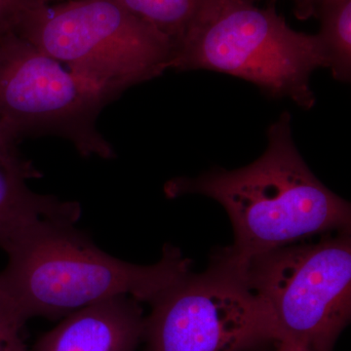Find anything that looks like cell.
I'll return each instance as SVG.
<instances>
[{
	"instance_id": "10",
	"label": "cell",
	"mask_w": 351,
	"mask_h": 351,
	"mask_svg": "<svg viewBox=\"0 0 351 351\" xmlns=\"http://www.w3.org/2000/svg\"><path fill=\"white\" fill-rule=\"evenodd\" d=\"M315 17L320 20L318 34L324 46L327 69L341 82L351 78V0H321Z\"/></svg>"
},
{
	"instance_id": "1",
	"label": "cell",
	"mask_w": 351,
	"mask_h": 351,
	"mask_svg": "<svg viewBox=\"0 0 351 351\" xmlns=\"http://www.w3.org/2000/svg\"><path fill=\"white\" fill-rule=\"evenodd\" d=\"M267 136L263 156L245 167L177 178L165 186L168 197L205 195L225 208L234 243L221 253L235 262L313 235L350 230V203L306 165L293 140L290 113L282 112Z\"/></svg>"
},
{
	"instance_id": "15",
	"label": "cell",
	"mask_w": 351,
	"mask_h": 351,
	"mask_svg": "<svg viewBox=\"0 0 351 351\" xmlns=\"http://www.w3.org/2000/svg\"><path fill=\"white\" fill-rule=\"evenodd\" d=\"M258 351H308L304 346L295 343L294 341L282 339V341H276L271 346H267Z\"/></svg>"
},
{
	"instance_id": "3",
	"label": "cell",
	"mask_w": 351,
	"mask_h": 351,
	"mask_svg": "<svg viewBox=\"0 0 351 351\" xmlns=\"http://www.w3.org/2000/svg\"><path fill=\"white\" fill-rule=\"evenodd\" d=\"M212 0L174 51L171 69H206L253 83L271 98H287L311 110L313 71L327 69L318 34L295 31L274 3Z\"/></svg>"
},
{
	"instance_id": "11",
	"label": "cell",
	"mask_w": 351,
	"mask_h": 351,
	"mask_svg": "<svg viewBox=\"0 0 351 351\" xmlns=\"http://www.w3.org/2000/svg\"><path fill=\"white\" fill-rule=\"evenodd\" d=\"M165 36L174 51L189 27L212 0H115Z\"/></svg>"
},
{
	"instance_id": "6",
	"label": "cell",
	"mask_w": 351,
	"mask_h": 351,
	"mask_svg": "<svg viewBox=\"0 0 351 351\" xmlns=\"http://www.w3.org/2000/svg\"><path fill=\"white\" fill-rule=\"evenodd\" d=\"M143 341L145 351H258L280 339L269 306L217 254L152 302Z\"/></svg>"
},
{
	"instance_id": "2",
	"label": "cell",
	"mask_w": 351,
	"mask_h": 351,
	"mask_svg": "<svg viewBox=\"0 0 351 351\" xmlns=\"http://www.w3.org/2000/svg\"><path fill=\"white\" fill-rule=\"evenodd\" d=\"M75 223L41 219L6 252L0 284L27 320L59 319L119 295L152 304L191 272V261L171 245L158 263L134 265L101 250Z\"/></svg>"
},
{
	"instance_id": "7",
	"label": "cell",
	"mask_w": 351,
	"mask_h": 351,
	"mask_svg": "<svg viewBox=\"0 0 351 351\" xmlns=\"http://www.w3.org/2000/svg\"><path fill=\"white\" fill-rule=\"evenodd\" d=\"M108 101L14 32L0 34V123L16 141L57 136L82 156L112 159L97 119Z\"/></svg>"
},
{
	"instance_id": "14",
	"label": "cell",
	"mask_w": 351,
	"mask_h": 351,
	"mask_svg": "<svg viewBox=\"0 0 351 351\" xmlns=\"http://www.w3.org/2000/svg\"><path fill=\"white\" fill-rule=\"evenodd\" d=\"M320 2L321 0H294L295 16L301 20L313 17Z\"/></svg>"
},
{
	"instance_id": "5",
	"label": "cell",
	"mask_w": 351,
	"mask_h": 351,
	"mask_svg": "<svg viewBox=\"0 0 351 351\" xmlns=\"http://www.w3.org/2000/svg\"><path fill=\"white\" fill-rule=\"evenodd\" d=\"M219 254L269 306L280 341H294L308 351H332L351 316L350 230L242 262Z\"/></svg>"
},
{
	"instance_id": "12",
	"label": "cell",
	"mask_w": 351,
	"mask_h": 351,
	"mask_svg": "<svg viewBox=\"0 0 351 351\" xmlns=\"http://www.w3.org/2000/svg\"><path fill=\"white\" fill-rule=\"evenodd\" d=\"M24 6L23 0H0V34L12 31L16 17Z\"/></svg>"
},
{
	"instance_id": "17",
	"label": "cell",
	"mask_w": 351,
	"mask_h": 351,
	"mask_svg": "<svg viewBox=\"0 0 351 351\" xmlns=\"http://www.w3.org/2000/svg\"><path fill=\"white\" fill-rule=\"evenodd\" d=\"M25 4H48L51 1H55V0H23Z\"/></svg>"
},
{
	"instance_id": "8",
	"label": "cell",
	"mask_w": 351,
	"mask_h": 351,
	"mask_svg": "<svg viewBox=\"0 0 351 351\" xmlns=\"http://www.w3.org/2000/svg\"><path fill=\"white\" fill-rule=\"evenodd\" d=\"M144 327L140 302L119 295L64 316L32 351H135Z\"/></svg>"
},
{
	"instance_id": "16",
	"label": "cell",
	"mask_w": 351,
	"mask_h": 351,
	"mask_svg": "<svg viewBox=\"0 0 351 351\" xmlns=\"http://www.w3.org/2000/svg\"><path fill=\"white\" fill-rule=\"evenodd\" d=\"M0 351H27L22 337L0 339Z\"/></svg>"
},
{
	"instance_id": "13",
	"label": "cell",
	"mask_w": 351,
	"mask_h": 351,
	"mask_svg": "<svg viewBox=\"0 0 351 351\" xmlns=\"http://www.w3.org/2000/svg\"><path fill=\"white\" fill-rule=\"evenodd\" d=\"M15 140L0 123V163L12 162L22 158L16 149Z\"/></svg>"
},
{
	"instance_id": "9",
	"label": "cell",
	"mask_w": 351,
	"mask_h": 351,
	"mask_svg": "<svg viewBox=\"0 0 351 351\" xmlns=\"http://www.w3.org/2000/svg\"><path fill=\"white\" fill-rule=\"evenodd\" d=\"M40 177L41 173L25 159L0 163V248L5 253L41 219L76 223L82 216L80 203L40 195L27 186V180Z\"/></svg>"
},
{
	"instance_id": "4",
	"label": "cell",
	"mask_w": 351,
	"mask_h": 351,
	"mask_svg": "<svg viewBox=\"0 0 351 351\" xmlns=\"http://www.w3.org/2000/svg\"><path fill=\"white\" fill-rule=\"evenodd\" d=\"M110 103L171 69L169 39L115 0L25 4L12 31Z\"/></svg>"
}]
</instances>
